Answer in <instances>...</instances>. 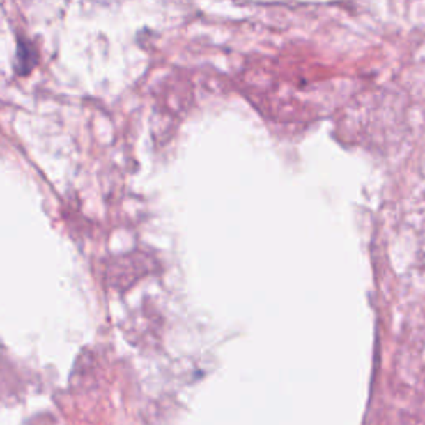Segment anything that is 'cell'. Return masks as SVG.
Returning a JSON list of instances; mask_svg holds the SVG:
<instances>
[{
  "label": "cell",
  "mask_w": 425,
  "mask_h": 425,
  "mask_svg": "<svg viewBox=\"0 0 425 425\" xmlns=\"http://www.w3.org/2000/svg\"><path fill=\"white\" fill-rule=\"evenodd\" d=\"M36 63H37L36 50H33L29 43H20L19 50H17V62H15L17 72L27 73Z\"/></svg>",
  "instance_id": "obj_1"
}]
</instances>
